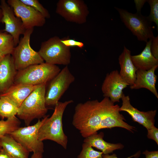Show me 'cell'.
Masks as SVG:
<instances>
[{"mask_svg": "<svg viewBox=\"0 0 158 158\" xmlns=\"http://www.w3.org/2000/svg\"><path fill=\"white\" fill-rule=\"evenodd\" d=\"M47 84L39 85L18 108L17 116L27 126L34 119L44 117L47 112L45 100Z\"/></svg>", "mask_w": 158, "mask_h": 158, "instance_id": "3", "label": "cell"}, {"mask_svg": "<svg viewBox=\"0 0 158 158\" xmlns=\"http://www.w3.org/2000/svg\"><path fill=\"white\" fill-rule=\"evenodd\" d=\"M61 70L56 65L45 62L30 66L17 71L14 83L37 85L47 83Z\"/></svg>", "mask_w": 158, "mask_h": 158, "instance_id": "4", "label": "cell"}, {"mask_svg": "<svg viewBox=\"0 0 158 158\" xmlns=\"http://www.w3.org/2000/svg\"><path fill=\"white\" fill-rule=\"evenodd\" d=\"M73 102L72 100L63 102H59L55 106L54 111L49 118L47 115L38 131V138L40 141L47 140L54 141L66 149L68 142L67 136L63 128L62 118L67 106Z\"/></svg>", "mask_w": 158, "mask_h": 158, "instance_id": "2", "label": "cell"}, {"mask_svg": "<svg viewBox=\"0 0 158 158\" xmlns=\"http://www.w3.org/2000/svg\"><path fill=\"white\" fill-rule=\"evenodd\" d=\"M146 0H134L136 8L137 11H140L141 9L143 7Z\"/></svg>", "mask_w": 158, "mask_h": 158, "instance_id": "34", "label": "cell"}, {"mask_svg": "<svg viewBox=\"0 0 158 158\" xmlns=\"http://www.w3.org/2000/svg\"><path fill=\"white\" fill-rule=\"evenodd\" d=\"M119 108L118 104H114L113 106L106 114L102 121L100 126L99 130L119 127L133 132L135 128L130 125L124 121L125 119L123 115L120 114Z\"/></svg>", "mask_w": 158, "mask_h": 158, "instance_id": "18", "label": "cell"}, {"mask_svg": "<svg viewBox=\"0 0 158 158\" xmlns=\"http://www.w3.org/2000/svg\"><path fill=\"white\" fill-rule=\"evenodd\" d=\"M47 116H44L41 121L38 119L34 125L20 127L9 135L29 152L43 153L44 144L43 141L39 139L38 131Z\"/></svg>", "mask_w": 158, "mask_h": 158, "instance_id": "9", "label": "cell"}, {"mask_svg": "<svg viewBox=\"0 0 158 158\" xmlns=\"http://www.w3.org/2000/svg\"><path fill=\"white\" fill-rule=\"evenodd\" d=\"M128 85L116 70L107 74L101 89L104 97L109 98L114 103L119 102L123 93V90Z\"/></svg>", "mask_w": 158, "mask_h": 158, "instance_id": "13", "label": "cell"}, {"mask_svg": "<svg viewBox=\"0 0 158 158\" xmlns=\"http://www.w3.org/2000/svg\"><path fill=\"white\" fill-rule=\"evenodd\" d=\"M0 145L10 158H28L29 152L9 135L0 138Z\"/></svg>", "mask_w": 158, "mask_h": 158, "instance_id": "21", "label": "cell"}, {"mask_svg": "<svg viewBox=\"0 0 158 158\" xmlns=\"http://www.w3.org/2000/svg\"><path fill=\"white\" fill-rule=\"evenodd\" d=\"M33 30L34 28L26 29L23 36L20 40L19 43L15 47L11 54L17 71L31 65L44 62L38 52L34 50L31 47L30 37Z\"/></svg>", "mask_w": 158, "mask_h": 158, "instance_id": "5", "label": "cell"}, {"mask_svg": "<svg viewBox=\"0 0 158 158\" xmlns=\"http://www.w3.org/2000/svg\"><path fill=\"white\" fill-rule=\"evenodd\" d=\"M17 72L11 55H6L0 62V94L14 83Z\"/></svg>", "mask_w": 158, "mask_h": 158, "instance_id": "15", "label": "cell"}, {"mask_svg": "<svg viewBox=\"0 0 158 158\" xmlns=\"http://www.w3.org/2000/svg\"><path fill=\"white\" fill-rule=\"evenodd\" d=\"M152 39L146 42L145 47L140 54L131 56L132 61L137 69L147 71L158 66V60L154 56L151 51Z\"/></svg>", "mask_w": 158, "mask_h": 158, "instance_id": "20", "label": "cell"}, {"mask_svg": "<svg viewBox=\"0 0 158 158\" xmlns=\"http://www.w3.org/2000/svg\"><path fill=\"white\" fill-rule=\"evenodd\" d=\"M39 85L14 83L5 92L0 94V97L8 98L18 108L31 92Z\"/></svg>", "mask_w": 158, "mask_h": 158, "instance_id": "19", "label": "cell"}, {"mask_svg": "<svg viewBox=\"0 0 158 158\" xmlns=\"http://www.w3.org/2000/svg\"><path fill=\"white\" fill-rule=\"evenodd\" d=\"M61 41L64 45L68 47H76L82 48L84 46L83 42L68 37L61 39Z\"/></svg>", "mask_w": 158, "mask_h": 158, "instance_id": "29", "label": "cell"}, {"mask_svg": "<svg viewBox=\"0 0 158 158\" xmlns=\"http://www.w3.org/2000/svg\"><path fill=\"white\" fill-rule=\"evenodd\" d=\"M0 158H10L8 154L2 149L0 151Z\"/></svg>", "mask_w": 158, "mask_h": 158, "instance_id": "35", "label": "cell"}, {"mask_svg": "<svg viewBox=\"0 0 158 158\" xmlns=\"http://www.w3.org/2000/svg\"><path fill=\"white\" fill-rule=\"evenodd\" d=\"M114 105L107 97L101 101L94 100L79 103L75 108L72 124L84 138L97 133L105 115Z\"/></svg>", "mask_w": 158, "mask_h": 158, "instance_id": "1", "label": "cell"}, {"mask_svg": "<svg viewBox=\"0 0 158 158\" xmlns=\"http://www.w3.org/2000/svg\"><path fill=\"white\" fill-rule=\"evenodd\" d=\"M130 51L124 46L123 51L118 58L121 68L119 74L130 86L133 85L135 82L137 70L132 61Z\"/></svg>", "mask_w": 158, "mask_h": 158, "instance_id": "17", "label": "cell"}, {"mask_svg": "<svg viewBox=\"0 0 158 158\" xmlns=\"http://www.w3.org/2000/svg\"><path fill=\"white\" fill-rule=\"evenodd\" d=\"M140 154V152H138L135 154L133 155L130 156L126 158H131L133 157H138ZM102 158H118L116 154H114L112 155H110L108 154H103L102 155Z\"/></svg>", "mask_w": 158, "mask_h": 158, "instance_id": "33", "label": "cell"}, {"mask_svg": "<svg viewBox=\"0 0 158 158\" xmlns=\"http://www.w3.org/2000/svg\"><path fill=\"white\" fill-rule=\"evenodd\" d=\"M82 147V150L77 158H102L103 153L95 150L88 144L84 142Z\"/></svg>", "mask_w": 158, "mask_h": 158, "instance_id": "26", "label": "cell"}, {"mask_svg": "<svg viewBox=\"0 0 158 158\" xmlns=\"http://www.w3.org/2000/svg\"><path fill=\"white\" fill-rule=\"evenodd\" d=\"M150 7L149 15L147 17L148 20L151 23H154L158 30V0H149L147 1Z\"/></svg>", "mask_w": 158, "mask_h": 158, "instance_id": "28", "label": "cell"}, {"mask_svg": "<svg viewBox=\"0 0 158 158\" xmlns=\"http://www.w3.org/2000/svg\"><path fill=\"white\" fill-rule=\"evenodd\" d=\"M0 7L3 15L1 23L5 25V29L2 30L12 36L15 47L19 43L20 35H23L26 30L21 19L15 16L12 8L5 0L1 1Z\"/></svg>", "mask_w": 158, "mask_h": 158, "instance_id": "12", "label": "cell"}, {"mask_svg": "<svg viewBox=\"0 0 158 158\" xmlns=\"http://www.w3.org/2000/svg\"><path fill=\"white\" fill-rule=\"evenodd\" d=\"M6 2L12 8L15 16L21 19L26 30L42 27L45 24L46 18L40 13L20 0H8Z\"/></svg>", "mask_w": 158, "mask_h": 158, "instance_id": "11", "label": "cell"}, {"mask_svg": "<svg viewBox=\"0 0 158 158\" xmlns=\"http://www.w3.org/2000/svg\"><path fill=\"white\" fill-rule=\"evenodd\" d=\"M15 47L12 36L6 32L0 30V53L11 55Z\"/></svg>", "mask_w": 158, "mask_h": 158, "instance_id": "25", "label": "cell"}, {"mask_svg": "<svg viewBox=\"0 0 158 158\" xmlns=\"http://www.w3.org/2000/svg\"><path fill=\"white\" fill-rule=\"evenodd\" d=\"M75 79L68 66L61 70L49 82L46 89L45 100L46 107L55 106Z\"/></svg>", "mask_w": 158, "mask_h": 158, "instance_id": "8", "label": "cell"}, {"mask_svg": "<svg viewBox=\"0 0 158 158\" xmlns=\"http://www.w3.org/2000/svg\"><path fill=\"white\" fill-rule=\"evenodd\" d=\"M21 123L16 116L7 118L6 120L0 121V138L9 135L20 127Z\"/></svg>", "mask_w": 158, "mask_h": 158, "instance_id": "24", "label": "cell"}, {"mask_svg": "<svg viewBox=\"0 0 158 158\" xmlns=\"http://www.w3.org/2000/svg\"><path fill=\"white\" fill-rule=\"evenodd\" d=\"M56 12L66 21L79 24L86 22L89 13L87 5L82 0H59Z\"/></svg>", "mask_w": 158, "mask_h": 158, "instance_id": "10", "label": "cell"}, {"mask_svg": "<svg viewBox=\"0 0 158 158\" xmlns=\"http://www.w3.org/2000/svg\"><path fill=\"white\" fill-rule=\"evenodd\" d=\"M42 154L40 152L33 153L30 158H42Z\"/></svg>", "mask_w": 158, "mask_h": 158, "instance_id": "36", "label": "cell"}, {"mask_svg": "<svg viewBox=\"0 0 158 158\" xmlns=\"http://www.w3.org/2000/svg\"><path fill=\"white\" fill-rule=\"evenodd\" d=\"M121 99L122 104L119 108L120 111H123L127 112L131 116L134 121L142 125L147 130L154 126L156 110L146 112L139 111L130 104L129 96H126L123 93Z\"/></svg>", "mask_w": 158, "mask_h": 158, "instance_id": "14", "label": "cell"}, {"mask_svg": "<svg viewBox=\"0 0 158 158\" xmlns=\"http://www.w3.org/2000/svg\"><path fill=\"white\" fill-rule=\"evenodd\" d=\"M38 53L44 61L48 63L66 66L71 62L70 47L64 45L58 36L42 42Z\"/></svg>", "mask_w": 158, "mask_h": 158, "instance_id": "7", "label": "cell"}, {"mask_svg": "<svg viewBox=\"0 0 158 158\" xmlns=\"http://www.w3.org/2000/svg\"><path fill=\"white\" fill-rule=\"evenodd\" d=\"M156 66L146 71L138 69L136 71V78L134 84L130 86L131 89L146 88L158 98V94L155 87L157 76L155 71L158 67Z\"/></svg>", "mask_w": 158, "mask_h": 158, "instance_id": "16", "label": "cell"}, {"mask_svg": "<svg viewBox=\"0 0 158 158\" xmlns=\"http://www.w3.org/2000/svg\"><path fill=\"white\" fill-rule=\"evenodd\" d=\"M18 107L8 98L0 97V118H8L17 115Z\"/></svg>", "mask_w": 158, "mask_h": 158, "instance_id": "23", "label": "cell"}, {"mask_svg": "<svg viewBox=\"0 0 158 158\" xmlns=\"http://www.w3.org/2000/svg\"><path fill=\"white\" fill-rule=\"evenodd\" d=\"M6 55H4L0 53V62L4 58Z\"/></svg>", "mask_w": 158, "mask_h": 158, "instance_id": "38", "label": "cell"}, {"mask_svg": "<svg viewBox=\"0 0 158 158\" xmlns=\"http://www.w3.org/2000/svg\"><path fill=\"white\" fill-rule=\"evenodd\" d=\"M152 54L158 60V36H154L152 39L150 47Z\"/></svg>", "mask_w": 158, "mask_h": 158, "instance_id": "30", "label": "cell"}, {"mask_svg": "<svg viewBox=\"0 0 158 158\" xmlns=\"http://www.w3.org/2000/svg\"><path fill=\"white\" fill-rule=\"evenodd\" d=\"M104 133L101 132L95 133L85 138L84 142L88 144L101 151L103 154H108L114 150L122 149L124 146L121 143L113 144L107 142L103 139Z\"/></svg>", "mask_w": 158, "mask_h": 158, "instance_id": "22", "label": "cell"}, {"mask_svg": "<svg viewBox=\"0 0 158 158\" xmlns=\"http://www.w3.org/2000/svg\"><path fill=\"white\" fill-rule=\"evenodd\" d=\"M25 4L30 6L40 13L46 18H49L50 15L48 11L37 0H20Z\"/></svg>", "mask_w": 158, "mask_h": 158, "instance_id": "27", "label": "cell"}, {"mask_svg": "<svg viewBox=\"0 0 158 158\" xmlns=\"http://www.w3.org/2000/svg\"><path fill=\"white\" fill-rule=\"evenodd\" d=\"M115 8L118 11L122 22L138 40L146 42L154 37L151 23L147 17L141 14L140 11L133 13L125 9Z\"/></svg>", "mask_w": 158, "mask_h": 158, "instance_id": "6", "label": "cell"}, {"mask_svg": "<svg viewBox=\"0 0 158 158\" xmlns=\"http://www.w3.org/2000/svg\"><path fill=\"white\" fill-rule=\"evenodd\" d=\"M147 130V138L154 140L158 145V129L154 126Z\"/></svg>", "mask_w": 158, "mask_h": 158, "instance_id": "31", "label": "cell"}, {"mask_svg": "<svg viewBox=\"0 0 158 158\" xmlns=\"http://www.w3.org/2000/svg\"><path fill=\"white\" fill-rule=\"evenodd\" d=\"M2 11L1 8L0 7V23H1V20L3 17Z\"/></svg>", "mask_w": 158, "mask_h": 158, "instance_id": "37", "label": "cell"}, {"mask_svg": "<svg viewBox=\"0 0 158 158\" xmlns=\"http://www.w3.org/2000/svg\"><path fill=\"white\" fill-rule=\"evenodd\" d=\"M145 158H158V151H149L146 150L142 152Z\"/></svg>", "mask_w": 158, "mask_h": 158, "instance_id": "32", "label": "cell"}, {"mask_svg": "<svg viewBox=\"0 0 158 158\" xmlns=\"http://www.w3.org/2000/svg\"><path fill=\"white\" fill-rule=\"evenodd\" d=\"M2 147H1V145H0V150L1 149H2Z\"/></svg>", "mask_w": 158, "mask_h": 158, "instance_id": "39", "label": "cell"}]
</instances>
